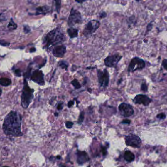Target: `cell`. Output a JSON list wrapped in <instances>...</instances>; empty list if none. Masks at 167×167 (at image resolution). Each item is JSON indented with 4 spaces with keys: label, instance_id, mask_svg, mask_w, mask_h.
<instances>
[{
    "label": "cell",
    "instance_id": "1",
    "mask_svg": "<svg viewBox=\"0 0 167 167\" xmlns=\"http://www.w3.org/2000/svg\"><path fill=\"white\" fill-rule=\"evenodd\" d=\"M22 117L14 111H10L6 116L3 123V130L6 135L13 137L22 136Z\"/></svg>",
    "mask_w": 167,
    "mask_h": 167
},
{
    "label": "cell",
    "instance_id": "2",
    "mask_svg": "<svg viewBox=\"0 0 167 167\" xmlns=\"http://www.w3.org/2000/svg\"><path fill=\"white\" fill-rule=\"evenodd\" d=\"M65 34L61 28H56L48 33L44 38L43 44L45 48L50 46H56L62 44L65 41Z\"/></svg>",
    "mask_w": 167,
    "mask_h": 167
},
{
    "label": "cell",
    "instance_id": "3",
    "mask_svg": "<svg viewBox=\"0 0 167 167\" xmlns=\"http://www.w3.org/2000/svg\"><path fill=\"white\" fill-rule=\"evenodd\" d=\"M34 89H31L28 85L26 79H24L23 88L21 96V104L23 108H28L34 98Z\"/></svg>",
    "mask_w": 167,
    "mask_h": 167
},
{
    "label": "cell",
    "instance_id": "4",
    "mask_svg": "<svg viewBox=\"0 0 167 167\" xmlns=\"http://www.w3.org/2000/svg\"><path fill=\"white\" fill-rule=\"evenodd\" d=\"M146 62L142 59L138 57H134L131 60L128 67V72L133 73L136 71L142 70L145 68Z\"/></svg>",
    "mask_w": 167,
    "mask_h": 167
},
{
    "label": "cell",
    "instance_id": "5",
    "mask_svg": "<svg viewBox=\"0 0 167 167\" xmlns=\"http://www.w3.org/2000/svg\"><path fill=\"white\" fill-rule=\"evenodd\" d=\"M100 26V22L99 21L92 20L88 22L85 26L83 34L86 37L91 36Z\"/></svg>",
    "mask_w": 167,
    "mask_h": 167
},
{
    "label": "cell",
    "instance_id": "6",
    "mask_svg": "<svg viewBox=\"0 0 167 167\" xmlns=\"http://www.w3.org/2000/svg\"><path fill=\"white\" fill-rule=\"evenodd\" d=\"M83 21V18L80 12L72 7L70 10V15L68 20V25L70 28L74 26L76 24H81Z\"/></svg>",
    "mask_w": 167,
    "mask_h": 167
},
{
    "label": "cell",
    "instance_id": "7",
    "mask_svg": "<svg viewBox=\"0 0 167 167\" xmlns=\"http://www.w3.org/2000/svg\"><path fill=\"white\" fill-rule=\"evenodd\" d=\"M97 77L99 86L105 89L109 84V74L107 69L104 70H97Z\"/></svg>",
    "mask_w": 167,
    "mask_h": 167
},
{
    "label": "cell",
    "instance_id": "8",
    "mask_svg": "<svg viewBox=\"0 0 167 167\" xmlns=\"http://www.w3.org/2000/svg\"><path fill=\"white\" fill-rule=\"evenodd\" d=\"M125 143L128 146L134 148H139L141 147L142 141L137 135L129 134L125 137Z\"/></svg>",
    "mask_w": 167,
    "mask_h": 167
},
{
    "label": "cell",
    "instance_id": "9",
    "mask_svg": "<svg viewBox=\"0 0 167 167\" xmlns=\"http://www.w3.org/2000/svg\"><path fill=\"white\" fill-rule=\"evenodd\" d=\"M122 57L123 56H121L119 54L109 56L104 59V63L108 67L116 68Z\"/></svg>",
    "mask_w": 167,
    "mask_h": 167
},
{
    "label": "cell",
    "instance_id": "10",
    "mask_svg": "<svg viewBox=\"0 0 167 167\" xmlns=\"http://www.w3.org/2000/svg\"><path fill=\"white\" fill-rule=\"evenodd\" d=\"M118 110L121 115L126 118L132 116L134 112L132 106L125 103H122L119 105Z\"/></svg>",
    "mask_w": 167,
    "mask_h": 167
},
{
    "label": "cell",
    "instance_id": "11",
    "mask_svg": "<svg viewBox=\"0 0 167 167\" xmlns=\"http://www.w3.org/2000/svg\"><path fill=\"white\" fill-rule=\"evenodd\" d=\"M132 101L135 104H142L144 106H148L151 103L152 100L148 96L144 94L137 95Z\"/></svg>",
    "mask_w": 167,
    "mask_h": 167
},
{
    "label": "cell",
    "instance_id": "12",
    "mask_svg": "<svg viewBox=\"0 0 167 167\" xmlns=\"http://www.w3.org/2000/svg\"><path fill=\"white\" fill-rule=\"evenodd\" d=\"M31 79L41 86L45 84L44 74L42 71L39 70L34 71L32 75H31Z\"/></svg>",
    "mask_w": 167,
    "mask_h": 167
},
{
    "label": "cell",
    "instance_id": "13",
    "mask_svg": "<svg viewBox=\"0 0 167 167\" xmlns=\"http://www.w3.org/2000/svg\"><path fill=\"white\" fill-rule=\"evenodd\" d=\"M67 51V48L65 45H59L55 46L53 49V54L56 57L61 58L65 56Z\"/></svg>",
    "mask_w": 167,
    "mask_h": 167
},
{
    "label": "cell",
    "instance_id": "14",
    "mask_svg": "<svg viewBox=\"0 0 167 167\" xmlns=\"http://www.w3.org/2000/svg\"><path fill=\"white\" fill-rule=\"evenodd\" d=\"M77 162L79 165H83L89 160V157L87 153L85 151H77L76 153Z\"/></svg>",
    "mask_w": 167,
    "mask_h": 167
},
{
    "label": "cell",
    "instance_id": "15",
    "mask_svg": "<svg viewBox=\"0 0 167 167\" xmlns=\"http://www.w3.org/2000/svg\"><path fill=\"white\" fill-rule=\"evenodd\" d=\"M36 15H45L51 10V7L50 6L45 5L43 6H40L36 9Z\"/></svg>",
    "mask_w": 167,
    "mask_h": 167
},
{
    "label": "cell",
    "instance_id": "16",
    "mask_svg": "<svg viewBox=\"0 0 167 167\" xmlns=\"http://www.w3.org/2000/svg\"><path fill=\"white\" fill-rule=\"evenodd\" d=\"M67 33L70 38H75L78 35V30L77 29L71 27L67 29Z\"/></svg>",
    "mask_w": 167,
    "mask_h": 167
},
{
    "label": "cell",
    "instance_id": "17",
    "mask_svg": "<svg viewBox=\"0 0 167 167\" xmlns=\"http://www.w3.org/2000/svg\"><path fill=\"white\" fill-rule=\"evenodd\" d=\"M124 157L125 160H126V161L128 162H131L135 159L134 154L129 151H125Z\"/></svg>",
    "mask_w": 167,
    "mask_h": 167
},
{
    "label": "cell",
    "instance_id": "18",
    "mask_svg": "<svg viewBox=\"0 0 167 167\" xmlns=\"http://www.w3.org/2000/svg\"><path fill=\"white\" fill-rule=\"evenodd\" d=\"M11 84V79L9 78L0 79V84L3 86H7Z\"/></svg>",
    "mask_w": 167,
    "mask_h": 167
},
{
    "label": "cell",
    "instance_id": "19",
    "mask_svg": "<svg viewBox=\"0 0 167 167\" xmlns=\"http://www.w3.org/2000/svg\"><path fill=\"white\" fill-rule=\"evenodd\" d=\"M58 65L62 69L65 70H67V69H68L69 65H68V63L67 61H65V60H61L59 62Z\"/></svg>",
    "mask_w": 167,
    "mask_h": 167
},
{
    "label": "cell",
    "instance_id": "20",
    "mask_svg": "<svg viewBox=\"0 0 167 167\" xmlns=\"http://www.w3.org/2000/svg\"><path fill=\"white\" fill-rule=\"evenodd\" d=\"M71 84L74 86L75 89H79L81 88V85L77 79H74L71 81Z\"/></svg>",
    "mask_w": 167,
    "mask_h": 167
},
{
    "label": "cell",
    "instance_id": "21",
    "mask_svg": "<svg viewBox=\"0 0 167 167\" xmlns=\"http://www.w3.org/2000/svg\"><path fill=\"white\" fill-rule=\"evenodd\" d=\"M148 89L149 86L148 84L146 81L143 82L141 85V88H140L141 91H142L143 92L147 93L148 92Z\"/></svg>",
    "mask_w": 167,
    "mask_h": 167
},
{
    "label": "cell",
    "instance_id": "22",
    "mask_svg": "<svg viewBox=\"0 0 167 167\" xmlns=\"http://www.w3.org/2000/svg\"><path fill=\"white\" fill-rule=\"evenodd\" d=\"M7 27L13 30V29H16L17 27V25H16V24L14 22H13L12 19H11L10 20V22L9 23V25L7 26Z\"/></svg>",
    "mask_w": 167,
    "mask_h": 167
},
{
    "label": "cell",
    "instance_id": "23",
    "mask_svg": "<svg viewBox=\"0 0 167 167\" xmlns=\"http://www.w3.org/2000/svg\"><path fill=\"white\" fill-rule=\"evenodd\" d=\"M55 2L57 12V13H59L60 10L61 9V1H56Z\"/></svg>",
    "mask_w": 167,
    "mask_h": 167
},
{
    "label": "cell",
    "instance_id": "24",
    "mask_svg": "<svg viewBox=\"0 0 167 167\" xmlns=\"http://www.w3.org/2000/svg\"><path fill=\"white\" fill-rule=\"evenodd\" d=\"M85 113L84 112H82L80 113V115H79V119H78V123H83V121H84V117H85Z\"/></svg>",
    "mask_w": 167,
    "mask_h": 167
},
{
    "label": "cell",
    "instance_id": "25",
    "mask_svg": "<svg viewBox=\"0 0 167 167\" xmlns=\"http://www.w3.org/2000/svg\"><path fill=\"white\" fill-rule=\"evenodd\" d=\"M156 117H157L158 119H160V120H164V119L166 118V116L165 113H161L157 115Z\"/></svg>",
    "mask_w": 167,
    "mask_h": 167
},
{
    "label": "cell",
    "instance_id": "26",
    "mask_svg": "<svg viewBox=\"0 0 167 167\" xmlns=\"http://www.w3.org/2000/svg\"><path fill=\"white\" fill-rule=\"evenodd\" d=\"M161 64L164 69L167 71V59H163L162 61Z\"/></svg>",
    "mask_w": 167,
    "mask_h": 167
},
{
    "label": "cell",
    "instance_id": "27",
    "mask_svg": "<svg viewBox=\"0 0 167 167\" xmlns=\"http://www.w3.org/2000/svg\"><path fill=\"white\" fill-rule=\"evenodd\" d=\"M31 68H28V71L25 74V79H28L30 77L31 75Z\"/></svg>",
    "mask_w": 167,
    "mask_h": 167
},
{
    "label": "cell",
    "instance_id": "28",
    "mask_svg": "<svg viewBox=\"0 0 167 167\" xmlns=\"http://www.w3.org/2000/svg\"><path fill=\"white\" fill-rule=\"evenodd\" d=\"M0 45L3 46H9L10 45V43L7 42H6V41L4 40H0Z\"/></svg>",
    "mask_w": 167,
    "mask_h": 167
},
{
    "label": "cell",
    "instance_id": "29",
    "mask_svg": "<svg viewBox=\"0 0 167 167\" xmlns=\"http://www.w3.org/2000/svg\"><path fill=\"white\" fill-rule=\"evenodd\" d=\"M73 126V123L72 122H67L65 123V126L68 129L71 128H72Z\"/></svg>",
    "mask_w": 167,
    "mask_h": 167
},
{
    "label": "cell",
    "instance_id": "30",
    "mask_svg": "<svg viewBox=\"0 0 167 167\" xmlns=\"http://www.w3.org/2000/svg\"><path fill=\"white\" fill-rule=\"evenodd\" d=\"M107 17V13L105 11H102L99 14V17L101 19L102 18H105Z\"/></svg>",
    "mask_w": 167,
    "mask_h": 167
},
{
    "label": "cell",
    "instance_id": "31",
    "mask_svg": "<svg viewBox=\"0 0 167 167\" xmlns=\"http://www.w3.org/2000/svg\"><path fill=\"white\" fill-rule=\"evenodd\" d=\"M131 121L129 120L125 119V120H124L121 122V123L123 124V125H129L130 123H131Z\"/></svg>",
    "mask_w": 167,
    "mask_h": 167
},
{
    "label": "cell",
    "instance_id": "32",
    "mask_svg": "<svg viewBox=\"0 0 167 167\" xmlns=\"http://www.w3.org/2000/svg\"><path fill=\"white\" fill-rule=\"evenodd\" d=\"M152 22H151L150 23H149L147 25V31H151L153 28V24H151Z\"/></svg>",
    "mask_w": 167,
    "mask_h": 167
},
{
    "label": "cell",
    "instance_id": "33",
    "mask_svg": "<svg viewBox=\"0 0 167 167\" xmlns=\"http://www.w3.org/2000/svg\"><path fill=\"white\" fill-rule=\"evenodd\" d=\"M23 30H24V31H25L26 34H28V32H30V31H31L30 28H29V26H24Z\"/></svg>",
    "mask_w": 167,
    "mask_h": 167
},
{
    "label": "cell",
    "instance_id": "34",
    "mask_svg": "<svg viewBox=\"0 0 167 167\" xmlns=\"http://www.w3.org/2000/svg\"><path fill=\"white\" fill-rule=\"evenodd\" d=\"M101 151L102 153L103 154V156H106L107 154V148L104 147H102L101 148Z\"/></svg>",
    "mask_w": 167,
    "mask_h": 167
},
{
    "label": "cell",
    "instance_id": "35",
    "mask_svg": "<svg viewBox=\"0 0 167 167\" xmlns=\"http://www.w3.org/2000/svg\"><path fill=\"white\" fill-rule=\"evenodd\" d=\"M74 104V101H68V108H70V107H72Z\"/></svg>",
    "mask_w": 167,
    "mask_h": 167
},
{
    "label": "cell",
    "instance_id": "36",
    "mask_svg": "<svg viewBox=\"0 0 167 167\" xmlns=\"http://www.w3.org/2000/svg\"><path fill=\"white\" fill-rule=\"evenodd\" d=\"M57 108L58 110H62L63 108V104L62 103H59L57 106Z\"/></svg>",
    "mask_w": 167,
    "mask_h": 167
},
{
    "label": "cell",
    "instance_id": "37",
    "mask_svg": "<svg viewBox=\"0 0 167 167\" xmlns=\"http://www.w3.org/2000/svg\"><path fill=\"white\" fill-rule=\"evenodd\" d=\"M15 73L17 76H21V71L19 69L15 70Z\"/></svg>",
    "mask_w": 167,
    "mask_h": 167
},
{
    "label": "cell",
    "instance_id": "38",
    "mask_svg": "<svg viewBox=\"0 0 167 167\" xmlns=\"http://www.w3.org/2000/svg\"><path fill=\"white\" fill-rule=\"evenodd\" d=\"M36 51V49L34 47H33V48H31L30 49V52L31 53H33V52H35V51Z\"/></svg>",
    "mask_w": 167,
    "mask_h": 167
},
{
    "label": "cell",
    "instance_id": "39",
    "mask_svg": "<svg viewBox=\"0 0 167 167\" xmlns=\"http://www.w3.org/2000/svg\"><path fill=\"white\" fill-rule=\"evenodd\" d=\"M87 91L89 92V93H92V89L91 88H88L87 89Z\"/></svg>",
    "mask_w": 167,
    "mask_h": 167
},
{
    "label": "cell",
    "instance_id": "40",
    "mask_svg": "<svg viewBox=\"0 0 167 167\" xmlns=\"http://www.w3.org/2000/svg\"><path fill=\"white\" fill-rule=\"evenodd\" d=\"M1 15V14H0ZM6 19H3V18H1V16H0V22H1V21H6Z\"/></svg>",
    "mask_w": 167,
    "mask_h": 167
},
{
    "label": "cell",
    "instance_id": "41",
    "mask_svg": "<svg viewBox=\"0 0 167 167\" xmlns=\"http://www.w3.org/2000/svg\"><path fill=\"white\" fill-rule=\"evenodd\" d=\"M84 1H76V2L78 3H84Z\"/></svg>",
    "mask_w": 167,
    "mask_h": 167
},
{
    "label": "cell",
    "instance_id": "42",
    "mask_svg": "<svg viewBox=\"0 0 167 167\" xmlns=\"http://www.w3.org/2000/svg\"><path fill=\"white\" fill-rule=\"evenodd\" d=\"M1 92H2V91H1V89L0 88V96L1 95Z\"/></svg>",
    "mask_w": 167,
    "mask_h": 167
},
{
    "label": "cell",
    "instance_id": "43",
    "mask_svg": "<svg viewBox=\"0 0 167 167\" xmlns=\"http://www.w3.org/2000/svg\"><path fill=\"white\" fill-rule=\"evenodd\" d=\"M55 115L56 116H57V115H58V113H55Z\"/></svg>",
    "mask_w": 167,
    "mask_h": 167
},
{
    "label": "cell",
    "instance_id": "44",
    "mask_svg": "<svg viewBox=\"0 0 167 167\" xmlns=\"http://www.w3.org/2000/svg\"><path fill=\"white\" fill-rule=\"evenodd\" d=\"M7 167V166H4V167Z\"/></svg>",
    "mask_w": 167,
    "mask_h": 167
},
{
    "label": "cell",
    "instance_id": "45",
    "mask_svg": "<svg viewBox=\"0 0 167 167\" xmlns=\"http://www.w3.org/2000/svg\"></svg>",
    "mask_w": 167,
    "mask_h": 167
}]
</instances>
